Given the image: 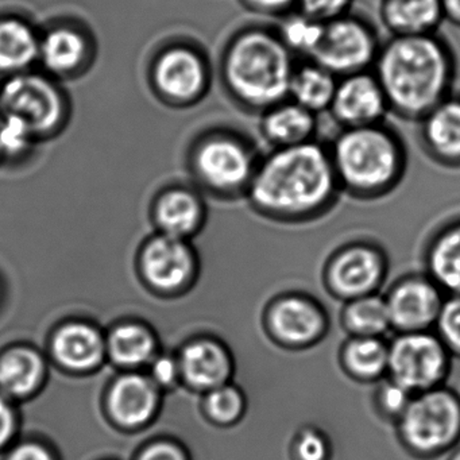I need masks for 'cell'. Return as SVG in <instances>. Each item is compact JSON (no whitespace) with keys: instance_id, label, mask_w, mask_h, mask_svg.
<instances>
[{"instance_id":"obj_1","label":"cell","mask_w":460,"mask_h":460,"mask_svg":"<svg viewBox=\"0 0 460 460\" xmlns=\"http://www.w3.org/2000/svg\"><path fill=\"white\" fill-rule=\"evenodd\" d=\"M371 71L386 96L389 111L419 122L451 95L454 53L436 34L390 37L381 44Z\"/></svg>"},{"instance_id":"obj_2","label":"cell","mask_w":460,"mask_h":460,"mask_svg":"<svg viewBox=\"0 0 460 460\" xmlns=\"http://www.w3.org/2000/svg\"><path fill=\"white\" fill-rule=\"evenodd\" d=\"M339 192L328 146L316 139L274 150L252 174L250 188L255 206L287 220L320 217Z\"/></svg>"},{"instance_id":"obj_3","label":"cell","mask_w":460,"mask_h":460,"mask_svg":"<svg viewBox=\"0 0 460 460\" xmlns=\"http://www.w3.org/2000/svg\"><path fill=\"white\" fill-rule=\"evenodd\" d=\"M341 190L358 199L392 192L406 171L408 155L401 137L384 123L341 128L328 145Z\"/></svg>"},{"instance_id":"obj_4","label":"cell","mask_w":460,"mask_h":460,"mask_svg":"<svg viewBox=\"0 0 460 460\" xmlns=\"http://www.w3.org/2000/svg\"><path fill=\"white\" fill-rule=\"evenodd\" d=\"M295 68L293 55L279 34L265 31L242 34L226 58L234 93L257 109L268 110L289 98Z\"/></svg>"},{"instance_id":"obj_5","label":"cell","mask_w":460,"mask_h":460,"mask_svg":"<svg viewBox=\"0 0 460 460\" xmlns=\"http://www.w3.org/2000/svg\"><path fill=\"white\" fill-rule=\"evenodd\" d=\"M395 424L398 438L411 456L435 459L460 441V398L443 386L414 394Z\"/></svg>"},{"instance_id":"obj_6","label":"cell","mask_w":460,"mask_h":460,"mask_svg":"<svg viewBox=\"0 0 460 460\" xmlns=\"http://www.w3.org/2000/svg\"><path fill=\"white\" fill-rule=\"evenodd\" d=\"M379 49L381 44L373 26L349 13L324 23L322 39L309 60L341 79L371 71Z\"/></svg>"},{"instance_id":"obj_7","label":"cell","mask_w":460,"mask_h":460,"mask_svg":"<svg viewBox=\"0 0 460 460\" xmlns=\"http://www.w3.org/2000/svg\"><path fill=\"white\" fill-rule=\"evenodd\" d=\"M449 355L435 333H398L389 343L387 378L413 394L435 389L448 374Z\"/></svg>"},{"instance_id":"obj_8","label":"cell","mask_w":460,"mask_h":460,"mask_svg":"<svg viewBox=\"0 0 460 460\" xmlns=\"http://www.w3.org/2000/svg\"><path fill=\"white\" fill-rule=\"evenodd\" d=\"M0 111L25 120L36 136L60 123L63 103L60 93L44 77L17 74L0 88Z\"/></svg>"},{"instance_id":"obj_9","label":"cell","mask_w":460,"mask_h":460,"mask_svg":"<svg viewBox=\"0 0 460 460\" xmlns=\"http://www.w3.org/2000/svg\"><path fill=\"white\" fill-rule=\"evenodd\" d=\"M386 261L381 250L354 243L339 250L325 269V284L343 301L374 295L384 282Z\"/></svg>"},{"instance_id":"obj_10","label":"cell","mask_w":460,"mask_h":460,"mask_svg":"<svg viewBox=\"0 0 460 460\" xmlns=\"http://www.w3.org/2000/svg\"><path fill=\"white\" fill-rule=\"evenodd\" d=\"M385 301L393 330L422 332L438 322L444 292L428 276H411L395 282Z\"/></svg>"},{"instance_id":"obj_11","label":"cell","mask_w":460,"mask_h":460,"mask_svg":"<svg viewBox=\"0 0 460 460\" xmlns=\"http://www.w3.org/2000/svg\"><path fill=\"white\" fill-rule=\"evenodd\" d=\"M341 128H363L384 123L389 104L373 71L341 77L330 110Z\"/></svg>"},{"instance_id":"obj_12","label":"cell","mask_w":460,"mask_h":460,"mask_svg":"<svg viewBox=\"0 0 460 460\" xmlns=\"http://www.w3.org/2000/svg\"><path fill=\"white\" fill-rule=\"evenodd\" d=\"M269 325L277 341L292 349L319 343L328 331V317L314 298L289 295L279 298L269 314Z\"/></svg>"},{"instance_id":"obj_13","label":"cell","mask_w":460,"mask_h":460,"mask_svg":"<svg viewBox=\"0 0 460 460\" xmlns=\"http://www.w3.org/2000/svg\"><path fill=\"white\" fill-rule=\"evenodd\" d=\"M420 144L430 160L460 168V93H452L419 120Z\"/></svg>"},{"instance_id":"obj_14","label":"cell","mask_w":460,"mask_h":460,"mask_svg":"<svg viewBox=\"0 0 460 460\" xmlns=\"http://www.w3.org/2000/svg\"><path fill=\"white\" fill-rule=\"evenodd\" d=\"M196 168L212 187L230 190L252 179V160L239 142L217 138L206 142L196 155Z\"/></svg>"},{"instance_id":"obj_15","label":"cell","mask_w":460,"mask_h":460,"mask_svg":"<svg viewBox=\"0 0 460 460\" xmlns=\"http://www.w3.org/2000/svg\"><path fill=\"white\" fill-rule=\"evenodd\" d=\"M192 270V254L180 238L160 236L145 252V276L158 289H177L188 281Z\"/></svg>"},{"instance_id":"obj_16","label":"cell","mask_w":460,"mask_h":460,"mask_svg":"<svg viewBox=\"0 0 460 460\" xmlns=\"http://www.w3.org/2000/svg\"><path fill=\"white\" fill-rule=\"evenodd\" d=\"M378 13L390 37L436 34L444 21L441 0H381Z\"/></svg>"},{"instance_id":"obj_17","label":"cell","mask_w":460,"mask_h":460,"mask_svg":"<svg viewBox=\"0 0 460 460\" xmlns=\"http://www.w3.org/2000/svg\"><path fill=\"white\" fill-rule=\"evenodd\" d=\"M155 83L161 93L173 99H192L203 90L206 72L198 55L188 49L164 53L155 66Z\"/></svg>"},{"instance_id":"obj_18","label":"cell","mask_w":460,"mask_h":460,"mask_svg":"<svg viewBox=\"0 0 460 460\" xmlns=\"http://www.w3.org/2000/svg\"><path fill=\"white\" fill-rule=\"evenodd\" d=\"M262 133L276 149L306 144L316 139L317 115L287 99L266 110Z\"/></svg>"},{"instance_id":"obj_19","label":"cell","mask_w":460,"mask_h":460,"mask_svg":"<svg viewBox=\"0 0 460 460\" xmlns=\"http://www.w3.org/2000/svg\"><path fill=\"white\" fill-rule=\"evenodd\" d=\"M157 405V385L153 379L137 374L118 379L110 394L112 414L126 427L144 424L155 414Z\"/></svg>"},{"instance_id":"obj_20","label":"cell","mask_w":460,"mask_h":460,"mask_svg":"<svg viewBox=\"0 0 460 460\" xmlns=\"http://www.w3.org/2000/svg\"><path fill=\"white\" fill-rule=\"evenodd\" d=\"M428 277L451 296H460V219L438 231L427 249Z\"/></svg>"},{"instance_id":"obj_21","label":"cell","mask_w":460,"mask_h":460,"mask_svg":"<svg viewBox=\"0 0 460 460\" xmlns=\"http://www.w3.org/2000/svg\"><path fill=\"white\" fill-rule=\"evenodd\" d=\"M188 384L198 389H217L230 376L227 352L214 341H196L185 347L179 362Z\"/></svg>"},{"instance_id":"obj_22","label":"cell","mask_w":460,"mask_h":460,"mask_svg":"<svg viewBox=\"0 0 460 460\" xmlns=\"http://www.w3.org/2000/svg\"><path fill=\"white\" fill-rule=\"evenodd\" d=\"M53 349L58 362L66 367L88 370L102 362L106 344L96 328L72 323L58 331Z\"/></svg>"},{"instance_id":"obj_23","label":"cell","mask_w":460,"mask_h":460,"mask_svg":"<svg viewBox=\"0 0 460 460\" xmlns=\"http://www.w3.org/2000/svg\"><path fill=\"white\" fill-rule=\"evenodd\" d=\"M44 360L28 347H13L0 354V394L22 398L31 394L44 378Z\"/></svg>"},{"instance_id":"obj_24","label":"cell","mask_w":460,"mask_h":460,"mask_svg":"<svg viewBox=\"0 0 460 460\" xmlns=\"http://www.w3.org/2000/svg\"><path fill=\"white\" fill-rule=\"evenodd\" d=\"M341 360L351 378L378 381L387 376L389 343L376 336H351L341 349Z\"/></svg>"},{"instance_id":"obj_25","label":"cell","mask_w":460,"mask_h":460,"mask_svg":"<svg viewBox=\"0 0 460 460\" xmlns=\"http://www.w3.org/2000/svg\"><path fill=\"white\" fill-rule=\"evenodd\" d=\"M338 77L319 64L308 60L296 66L290 80V101L319 115L330 110Z\"/></svg>"},{"instance_id":"obj_26","label":"cell","mask_w":460,"mask_h":460,"mask_svg":"<svg viewBox=\"0 0 460 460\" xmlns=\"http://www.w3.org/2000/svg\"><path fill=\"white\" fill-rule=\"evenodd\" d=\"M40 58V41L28 23L0 20V72L17 75Z\"/></svg>"},{"instance_id":"obj_27","label":"cell","mask_w":460,"mask_h":460,"mask_svg":"<svg viewBox=\"0 0 460 460\" xmlns=\"http://www.w3.org/2000/svg\"><path fill=\"white\" fill-rule=\"evenodd\" d=\"M341 324L351 336L381 338L392 328L385 297L374 293L347 301L341 312Z\"/></svg>"},{"instance_id":"obj_28","label":"cell","mask_w":460,"mask_h":460,"mask_svg":"<svg viewBox=\"0 0 460 460\" xmlns=\"http://www.w3.org/2000/svg\"><path fill=\"white\" fill-rule=\"evenodd\" d=\"M200 219V203L185 190H172L158 203L157 220L165 230V235L181 239L198 227Z\"/></svg>"},{"instance_id":"obj_29","label":"cell","mask_w":460,"mask_h":460,"mask_svg":"<svg viewBox=\"0 0 460 460\" xmlns=\"http://www.w3.org/2000/svg\"><path fill=\"white\" fill-rule=\"evenodd\" d=\"M85 55V41L71 29H56L40 42V58L49 71L68 74L80 66Z\"/></svg>"},{"instance_id":"obj_30","label":"cell","mask_w":460,"mask_h":460,"mask_svg":"<svg viewBox=\"0 0 460 460\" xmlns=\"http://www.w3.org/2000/svg\"><path fill=\"white\" fill-rule=\"evenodd\" d=\"M109 351L119 365L137 367L155 359V341L142 325L123 324L110 335Z\"/></svg>"},{"instance_id":"obj_31","label":"cell","mask_w":460,"mask_h":460,"mask_svg":"<svg viewBox=\"0 0 460 460\" xmlns=\"http://www.w3.org/2000/svg\"><path fill=\"white\" fill-rule=\"evenodd\" d=\"M323 28L324 23L297 12L284 21L279 37L292 55L304 56L309 60L322 39Z\"/></svg>"},{"instance_id":"obj_32","label":"cell","mask_w":460,"mask_h":460,"mask_svg":"<svg viewBox=\"0 0 460 460\" xmlns=\"http://www.w3.org/2000/svg\"><path fill=\"white\" fill-rule=\"evenodd\" d=\"M34 133L28 123L14 115H0V155L15 157L25 152Z\"/></svg>"},{"instance_id":"obj_33","label":"cell","mask_w":460,"mask_h":460,"mask_svg":"<svg viewBox=\"0 0 460 460\" xmlns=\"http://www.w3.org/2000/svg\"><path fill=\"white\" fill-rule=\"evenodd\" d=\"M438 336L449 354L460 357V296L446 298L438 314Z\"/></svg>"},{"instance_id":"obj_34","label":"cell","mask_w":460,"mask_h":460,"mask_svg":"<svg viewBox=\"0 0 460 460\" xmlns=\"http://www.w3.org/2000/svg\"><path fill=\"white\" fill-rule=\"evenodd\" d=\"M244 401L235 387L222 385L212 389L207 400V408L215 421L228 424L239 419L243 411Z\"/></svg>"},{"instance_id":"obj_35","label":"cell","mask_w":460,"mask_h":460,"mask_svg":"<svg viewBox=\"0 0 460 460\" xmlns=\"http://www.w3.org/2000/svg\"><path fill=\"white\" fill-rule=\"evenodd\" d=\"M332 446L324 432L314 427L301 429L292 444L293 460H331Z\"/></svg>"},{"instance_id":"obj_36","label":"cell","mask_w":460,"mask_h":460,"mask_svg":"<svg viewBox=\"0 0 460 460\" xmlns=\"http://www.w3.org/2000/svg\"><path fill=\"white\" fill-rule=\"evenodd\" d=\"M413 393L387 378L376 395V405L379 413L387 420L397 422L413 398Z\"/></svg>"},{"instance_id":"obj_37","label":"cell","mask_w":460,"mask_h":460,"mask_svg":"<svg viewBox=\"0 0 460 460\" xmlns=\"http://www.w3.org/2000/svg\"><path fill=\"white\" fill-rule=\"evenodd\" d=\"M354 0H297L298 13L317 22L327 23L349 14Z\"/></svg>"},{"instance_id":"obj_38","label":"cell","mask_w":460,"mask_h":460,"mask_svg":"<svg viewBox=\"0 0 460 460\" xmlns=\"http://www.w3.org/2000/svg\"><path fill=\"white\" fill-rule=\"evenodd\" d=\"M136 460H190L187 452L172 441H155L145 447Z\"/></svg>"},{"instance_id":"obj_39","label":"cell","mask_w":460,"mask_h":460,"mask_svg":"<svg viewBox=\"0 0 460 460\" xmlns=\"http://www.w3.org/2000/svg\"><path fill=\"white\" fill-rule=\"evenodd\" d=\"M17 433V414L12 401L0 394V452L6 451Z\"/></svg>"},{"instance_id":"obj_40","label":"cell","mask_w":460,"mask_h":460,"mask_svg":"<svg viewBox=\"0 0 460 460\" xmlns=\"http://www.w3.org/2000/svg\"><path fill=\"white\" fill-rule=\"evenodd\" d=\"M4 460H58L56 455L44 444L23 441L7 451Z\"/></svg>"},{"instance_id":"obj_41","label":"cell","mask_w":460,"mask_h":460,"mask_svg":"<svg viewBox=\"0 0 460 460\" xmlns=\"http://www.w3.org/2000/svg\"><path fill=\"white\" fill-rule=\"evenodd\" d=\"M180 365L171 357L155 358L152 366V379L157 386H172L179 378Z\"/></svg>"},{"instance_id":"obj_42","label":"cell","mask_w":460,"mask_h":460,"mask_svg":"<svg viewBox=\"0 0 460 460\" xmlns=\"http://www.w3.org/2000/svg\"><path fill=\"white\" fill-rule=\"evenodd\" d=\"M252 9L266 14H287L297 6V0H246Z\"/></svg>"},{"instance_id":"obj_43","label":"cell","mask_w":460,"mask_h":460,"mask_svg":"<svg viewBox=\"0 0 460 460\" xmlns=\"http://www.w3.org/2000/svg\"><path fill=\"white\" fill-rule=\"evenodd\" d=\"M444 20L460 28V0H441Z\"/></svg>"},{"instance_id":"obj_44","label":"cell","mask_w":460,"mask_h":460,"mask_svg":"<svg viewBox=\"0 0 460 460\" xmlns=\"http://www.w3.org/2000/svg\"><path fill=\"white\" fill-rule=\"evenodd\" d=\"M448 460H460V447H457L456 449L451 452Z\"/></svg>"},{"instance_id":"obj_45","label":"cell","mask_w":460,"mask_h":460,"mask_svg":"<svg viewBox=\"0 0 460 460\" xmlns=\"http://www.w3.org/2000/svg\"><path fill=\"white\" fill-rule=\"evenodd\" d=\"M0 158H2V155H0Z\"/></svg>"},{"instance_id":"obj_46","label":"cell","mask_w":460,"mask_h":460,"mask_svg":"<svg viewBox=\"0 0 460 460\" xmlns=\"http://www.w3.org/2000/svg\"><path fill=\"white\" fill-rule=\"evenodd\" d=\"M0 115H2V111H0Z\"/></svg>"}]
</instances>
